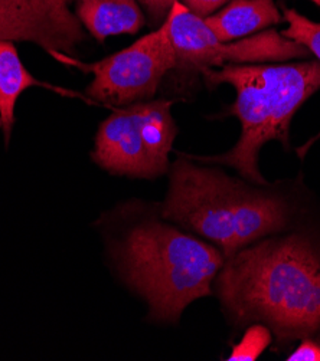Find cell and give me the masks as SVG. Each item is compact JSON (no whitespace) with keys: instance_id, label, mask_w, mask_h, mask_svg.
Instances as JSON below:
<instances>
[{"instance_id":"cell-1","label":"cell","mask_w":320,"mask_h":361,"mask_svg":"<svg viewBox=\"0 0 320 361\" xmlns=\"http://www.w3.org/2000/svg\"><path fill=\"white\" fill-rule=\"evenodd\" d=\"M238 322H264L280 341L320 329V254L300 236L266 239L225 259L215 278Z\"/></svg>"},{"instance_id":"cell-2","label":"cell","mask_w":320,"mask_h":361,"mask_svg":"<svg viewBox=\"0 0 320 361\" xmlns=\"http://www.w3.org/2000/svg\"><path fill=\"white\" fill-rule=\"evenodd\" d=\"M163 219L212 245L225 259L242 247L286 228L290 207L280 196L251 189L224 171L194 164L179 156L160 206Z\"/></svg>"},{"instance_id":"cell-3","label":"cell","mask_w":320,"mask_h":361,"mask_svg":"<svg viewBox=\"0 0 320 361\" xmlns=\"http://www.w3.org/2000/svg\"><path fill=\"white\" fill-rule=\"evenodd\" d=\"M201 74L209 88L223 84L234 87L237 98L230 113L239 120L241 135L224 154L191 159L230 166L248 182L267 186L259 170V153L271 140L289 147V130L296 111L320 90V62L223 65L220 69H203Z\"/></svg>"},{"instance_id":"cell-4","label":"cell","mask_w":320,"mask_h":361,"mask_svg":"<svg viewBox=\"0 0 320 361\" xmlns=\"http://www.w3.org/2000/svg\"><path fill=\"white\" fill-rule=\"evenodd\" d=\"M116 259L127 285L160 322H177L191 302L211 295L225 262L215 245L165 222L131 229L119 243Z\"/></svg>"},{"instance_id":"cell-5","label":"cell","mask_w":320,"mask_h":361,"mask_svg":"<svg viewBox=\"0 0 320 361\" xmlns=\"http://www.w3.org/2000/svg\"><path fill=\"white\" fill-rule=\"evenodd\" d=\"M176 134L170 101L136 102L100 124L91 157L114 176L156 178L169 170Z\"/></svg>"},{"instance_id":"cell-6","label":"cell","mask_w":320,"mask_h":361,"mask_svg":"<svg viewBox=\"0 0 320 361\" xmlns=\"http://www.w3.org/2000/svg\"><path fill=\"white\" fill-rule=\"evenodd\" d=\"M49 55L65 65L93 74V82L85 94L95 101L120 108L152 99L162 80L176 68V54L166 19L156 30L129 48L93 63L59 52Z\"/></svg>"},{"instance_id":"cell-7","label":"cell","mask_w":320,"mask_h":361,"mask_svg":"<svg viewBox=\"0 0 320 361\" xmlns=\"http://www.w3.org/2000/svg\"><path fill=\"white\" fill-rule=\"evenodd\" d=\"M166 22L176 54V68L188 72L242 63L286 61L306 58L309 51L277 30L260 32L250 38L221 42L205 19L194 15L182 2L176 0Z\"/></svg>"},{"instance_id":"cell-8","label":"cell","mask_w":320,"mask_h":361,"mask_svg":"<svg viewBox=\"0 0 320 361\" xmlns=\"http://www.w3.org/2000/svg\"><path fill=\"white\" fill-rule=\"evenodd\" d=\"M78 0H0V41L32 42L48 54H77L85 30L71 6Z\"/></svg>"},{"instance_id":"cell-9","label":"cell","mask_w":320,"mask_h":361,"mask_svg":"<svg viewBox=\"0 0 320 361\" xmlns=\"http://www.w3.org/2000/svg\"><path fill=\"white\" fill-rule=\"evenodd\" d=\"M76 15L98 42L110 36L136 35L145 26L137 0H78Z\"/></svg>"},{"instance_id":"cell-10","label":"cell","mask_w":320,"mask_h":361,"mask_svg":"<svg viewBox=\"0 0 320 361\" xmlns=\"http://www.w3.org/2000/svg\"><path fill=\"white\" fill-rule=\"evenodd\" d=\"M281 20L274 0H231L224 9L205 19L221 42H234Z\"/></svg>"},{"instance_id":"cell-11","label":"cell","mask_w":320,"mask_h":361,"mask_svg":"<svg viewBox=\"0 0 320 361\" xmlns=\"http://www.w3.org/2000/svg\"><path fill=\"white\" fill-rule=\"evenodd\" d=\"M40 82L26 69L12 41H0V127L6 144L15 124V108L19 97Z\"/></svg>"},{"instance_id":"cell-12","label":"cell","mask_w":320,"mask_h":361,"mask_svg":"<svg viewBox=\"0 0 320 361\" xmlns=\"http://www.w3.org/2000/svg\"><path fill=\"white\" fill-rule=\"evenodd\" d=\"M281 11L283 19L289 23L288 29H284L281 35L284 38L303 45L320 62V22H312L297 11L286 8V5H281Z\"/></svg>"},{"instance_id":"cell-13","label":"cell","mask_w":320,"mask_h":361,"mask_svg":"<svg viewBox=\"0 0 320 361\" xmlns=\"http://www.w3.org/2000/svg\"><path fill=\"white\" fill-rule=\"evenodd\" d=\"M271 341L270 329L261 324H256L247 330L242 340L232 348L230 361H254L267 348Z\"/></svg>"},{"instance_id":"cell-14","label":"cell","mask_w":320,"mask_h":361,"mask_svg":"<svg viewBox=\"0 0 320 361\" xmlns=\"http://www.w3.org/2000/svg\"><path fill=\"white\" fill-rule=\"evenodd\" d=\"M228 0H182V4L196 16L206 19L223 8Z\"/></svg>"},{"instance_id":"cell-15","label":"cell","mask_w":320,"mask_h":361,"mask_svg":"<svg viewBox=\"0 0 320 361\" xmlns=\"http://www.w3.org/2000/svg\"><path fill=\"white\" fill-rule=\"evenodd\" d=\"M176 0H137V4L143 6L146 13L152 18L153 22L165 20Z\"/></svg>"},{"instance_id":"cell-16","label":"cell","mask_w":320,"mask_h":361,"mask_svg":"<svg viewBox=\"0 0 320 361\" xmlns=\"http://www.w3.org/2000/svg\"><path fill=\"white\" fill-rule=\"evenodd\" d=\"M289 361H320V344L304 340L289 357Z\"/></svg>"},{"instance_id":"cell-17","label":"cell","mask_w":320,"mask_h":361,"mask_svg":"<svg viewBox=\"0 0 320 361\" xmlns=\"http://www.w3.org/2000/svg\"><path fill=\"white\" fill-rule=\"evenodd\" d=\"M310 2H313L314 5H317L320 8V0H310Z\"/></svg>"}]
</instances>
